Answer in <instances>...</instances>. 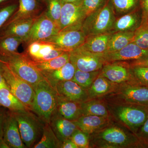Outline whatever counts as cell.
Masks as SVG:
<instances>
[{"mask_svg": "<svg viewBox=\"0 0 148 148\" xmlns=\"http://www.w3.org/2000/svg\"><path fill=\"white\" fill-rule=\"evenodd\" d=\"M117 84L100 74L87 90L89 100L103 98L113 90Z\"/></svg>", "mask_w": 148, "mask_h": 148, "instance_id": "cb8c5ba5", "label": "cell"}, {"mask_svg": "<svg viewBox=\"0 0 148 148\" xmlns=\"http://www.w3.org/2000/svg\"><path fill=\"white\" fill-rule=\"evenodd\" d=\"M142 16L136 12L125 14L116 20L111 33L117 32H135L141 26Z\"/></svg>", "mask_w": 148, "mask_h": 148, "instance_id": "d4e9b609", "label": "cell"}, {"mask_svg": "<svg viewBox=\"0 0 148 148\" xmlns=\"http://www.w3.org/2000/svg\"><path fill=\"white\" fill-rule=\"evenodd\" d=\"M54 89L58 96L69 101L82 103L89 100L87 90L72 80L58 83Z\"/></svg>", "mask_w": 148, "mask_h": 148, "instance_id": "e0dca14e", "label": "cell"}, {"mask_svg": "<svg viewBox=\"0 0 148 148\" xmlns=\"http://www.w3.org/2000/svg\"><path fill=\"white\" fill-rule=\"evenodd\" d=\"M116 20L113 7L109 3L86 16L82 30L86 37L110 33Z\"/></svg>", "mask_w": 148, "mask_h": 148, "instance_id": "5b68a950", "label": "cell"}, {"mask_svg": "<svg viewBox=\"0 0 148 148\" xmlns=\"http://www.w3.org/2000/svg\"><path fill=\"white\" fill-rule=\"evenodd\" d=\"M70 61L69 52H66L56 58L44 61H34L35 66L41 72L53 71L61 68Z\"/></svg>", "mask_w": 148, "mask_h": 148, "instance_id": "1f68e13d", "label": "cell"}, {"mask_svg": "<svg viewBox=\"0 0 148 148\" xmlns=\"http://www.w3.org/2000/svg\"><path fill=\"white\" fill-rule=\"evenodd\" d=\"M47 8L46 11L49 18L59 27L62 2L61 0H47Z\"/></svg>", "mask_w": 148, "mask_h": 148, "instance_id": "e575fe53", "label": "cell"}, {"mask_svg": "<svg viewBox=\"0 0 148 148\" xmlns=\"http://www.w3.org/2000/svg\"><path fill=\"white\" fill-rule=\"evenodd\" d=\"M58 97L56 112L61 116L69 120L75 121L82 116L81 103L74 102Z\"/></svg>", "mask_w": 148, "mask_h": 148, "instance_id": "7402d4cb", "label": "cell"}, {"mask_svg": "<svg viewBox=\"0 0 148 148\" xmlns=\"http://www.w3.org/2000/svg\"><path fill=\"white\" fill-rule=\"evenodd\" d=\"M81 108L82 116L110 117L108 104L101 98L89 99L82 103Z\"/></svg>", "mask_w": 148, "mask_h": 148, "instance_id": "4316f807", "label": "cell"}, {"mask_svg": "<svg viewBox=\"0 0 148 148\" xmlns=\"http://www.w3.org/2000/svg\"><path fill=\"white\" fill-rule=\"evenodd\" d=\"M0 60L33 87L44 78L34 61L25 52H17L7 56H0Z\"/></svg>", "mask_w": 148, "mask_h": 148, "instance_id": "277c9868", "label": "cell"}, {"mask_svg": "<svg viewBox=\"0 0 148 148\" xmlns=\"http://www.w3.org/2000/svg\"><path fill=\"white\" fill-rule=\"evenodd\" d=\"M63 3H71L77 5H80L82 4L83 0H61Z\"/></svg>", "mask_w": 148, "mask_h": 148, "instance_id": "7dc6e473", "label": "cell"}, {"mask_svg": "<svg viewBox=\"0 0 148 148\" xmlns=\"http://www.w3.org/2000/svg\"><path fill=\"white\" fill-rule=\"evenodd\" d=\"M3 74L11 92L32 111L35 95L34 90L32 85L17 75L4 63Z\"/></svg>", "mask_w": 148, "mask_h": 148, "instance_id": "ba28073f", "label": "cell"}, {"mask_svg": "<svg viewBox=\"0 0 148 148\" xmlns=\"http://www.w3.org/2000/svg\"><path fill=\"white\" fill-rule=\"evenodd\" d=\"M134 36L135 32H122L113 33L109 40L107 50L105 53L120 50L133 41Z\"/></svg>", "mask_w": 148, "mask_h": 148, "instance_id": "83f0119b", "label": "cell"}, {"mask_svg": "<svg viewBox=\"0 0 148 148\" xmlns=\"http://www.w3.org/2000/svg\"><path fill=\"white\" fill-rule=\"evenodd\" d=\"M147 56H148V49L141 48L133 42L119 51L103 54L106 63L128 60L134 61Z\"/></svg>", "mask_w": 148, "mask_h": 148, "instance_id": "2e32d148", "label": "cell"}, {"mask_svg": "<svg viewBox=\"0 0 148 148\" xmlns=\"http://www.w3.org/2000/svg\"><path fill=\"white\" fill-rule=\"evenodd\" d=\"M106 1V0H83L82 5L88 16L103 8Z\"/></svg>", "mask_w": 148, "mask_h": 148, "instance_id": "f35d334b", "label": "cell"}, {"mask_svg": "<svg viewBox=\"0 0 148 148\" xmlns=\"http://www.w3.org/2000/svg\"><path fill=\"white\" fill-rule=\"evenodd\" d=\"M0 106L12 111L29 110L7 88L0 89Z\"/></svg>", "mask_w": 148, "mask_h": 148, "instance_id": "f1b7e54d", "label": "cell"}, {"mask_svg": "<svg viewBox=\"0 0 148 148\" xmlns=\"http://www.w3.org/2000/svg\"><path fill=\"white\" fill-rule=\"evenodd\" d=\"M110 117L84 115L74 122L79 129L90 135L110 124Z\"/></svg>", "mask_w": 148, "mask_h": 148, "instance_id": "ffe728a7", "label": "cell"}, {"mask_svg": "<svg viewBox=\"0 0 148 148\" xmlns=\"http://www.w3.org/2000/svg\"><path fill=\"white\" fill-rule=\"evenodd\" d=\"M76 70L75 66L69 61L61 68L41 73L45 79L54 89L58 83L73 79Z\"/></svg>", "mask_w": 148, "mask_h": 148, "instance_id": "44dd1931", "label": "cell"}, {"mask_svg": "<svg viewBox=\"0 0 148 148\" xmlns=\"http://www.w3.org/2000/svg\"><path fill=\"white\" fill-rule=\"evenodd\" d=\"M49 123L61 143L70 139L74 132L78 128L74 121L66 119L56 113L52 117Z\"/></svg>", "mask_w": 148, "mask_h": 148, "instance_id": "d6986e66", "label": "cell"}, {"mask_svg": "<svg viewBox=\"0 0 148 148\" xmlns=\"http://www.w3.org/2000/svg\"><path fill=\"white\" fill-rule=\"evenodd\" d=\"M60 28L47 14L46 11L38 15L32 26L27 39L26 46L31 43L44 41L58 34Z\"/></svg>", "mask_w": 148, "mask_h": 148, "instance_id": "30bf717a", "label": "cell"}, {"mask_svg": "<svg viewBox=\"0 0 148 148\" xmlns=\"http://www.w3.org/2000/svg\"><path fill=\"white\" fill-rule=\"evenodd\" d=\"M131 67H145L148 68V56L134 60L130 64Z\"/></svg>", "mask_w": 148, "mask_h": 148, "instance_id": "7bdbcfd3", "label": "cell"}, {"mask_svg": "<svg viewBox=\"0 0 148 148\" xmlns=\"http://www.w3.org/2000/svg\"><path fill=\"white\" fill-rule=\"evenodd\" d=\"M136 135L140 141L142 148H148V118L138 129Z\"/></svg>", "mask_w": 148, "mask_h": 148, "instance_id": "60d3db41", "label": "cell"}, {"mask_svg": "<svg viewBox=\"0 0 148 148\" xmlns=\"http://www.w3.org/2000/svg\"><path fill=\"white\" fill-rule=\"evenodd\" d=\"M131 67L136 82L148 87V68L141 67Z\"/></svg>", "mask_w": 148, "mask_h": 148, "instance_id": "ab89813d", "label": "cell"}, {"mask_svg": "<svg viewBox=\"0 0 148 148\" xmlns=\"http://www.w3.org/2000/svg\"><path fill=\"white\" fill-rule=\"evenodd\" d=\"M9 1L10 0H0V5L3 3H5L6 2L8 1Z\"/></svg>", "mask_w": 148, "mask_h": 148, "instance_id": "681fc988", "label": "cell"}, {"mask_svg": "<svg viewBox=\"0 0 148 148\" xmlns=\"http://www.w3.org/2000/svg\"><path fill=\"white\" fill-rule=\"evenodd\" d=\"M146 108H147V110L148 111V107H146Z\"/></svg>", "mask_w": 148, "mask_h": 148, "instance_id": "816d5d0a", "label": "cell"}, {"mask_svg": "<svg viewBox=\"0 0 148 148\" xmlns=\"http://www.w3.org/2000/svg\"><path fill=\"white\" fill-rule=\"evenodd\" d=\"M37 16L19 19L5 25L0 30V36H12L20 37L24 40V43Z\"/></svg>", "mask_w": 148, "mask_h": 148, "instance_id": "ac0fdd59", "label": "cell"}, {"mask_svg": "<svg viewBox=\"0 0 148 148\" xmlns=\"http://www.w3.org/2000/svg\"><path fill=\"white\" fill-rule=\"evenodd\" d=\"M62 143L58 140L49 123H45L40 141L34 145V148H60Z\"/></svg>", "mask_w": 148, "mask_h": 148, "instance_id": "f546056e", "label": "cell"}, {"mask_svg": "<svg viewBox=\"0 0 148 148\" xmlns=\"http://www.w3.org/2000/svg\"><path fill=\"white\" fill-rule=\"evenodd\" d=\"M3 63L0 65V89L2 88H7L9 89L8 86L4 77L3 74Z\"/></svg>", "mask_w": 148, "mask_h": 148, "instance_id": "f6af8a7d", "label": "cell"}, {"mask_svg": "<svg viewBox=\"0 0 148 148\" xmlns=\"http://www.w3.org/2000/svg\"><path fill=\"white\" fill-rule=\"evenodd\" d=\"M82 5L62 2L59 22L60 32L81 30L83 22L86 17Z\"/></svg>", "mask_w": 148, "mask_h": 148, "instance_id": "8fae6325", "label": "cell"}, {"mask_svg": "<svg viewBox=\"0 0 148 148\" xmlns=\"http://www.w3.org/2000/svg\"><path fill=\"white\" fill-rule=\"evenodd\" d=\"M32 111L45 123H49L56 112L58 97L55 89L44 78L34 87Z\"/></svg>", "mask_w": 148, "mask_h": 148, "instance_id": "3957f363", "label": "cell"}, {"mask_svg": "<svg viewBox=\"0 0 148 148\" xmlns=\"http://www.w3.org/2000/svg\"><path fill=\"white\" fill-rule=\"evenodd\" d=\"M142 9V22L140 27L148 25V0H141Z\"/></svg>", "mask_w": 148, "mask_h": 148, "instance_id": "b9f144b4", "label": "cell"}, {"mask_svg": "<svg viewBox=\"0 0 148 148\" xmlns=\"http://www.w3.org/2000/svg\"><path fill=\"white\" fill-rule=\"evenodd\" d=\"M101 71V70L84 72L76 69L72 80L84 89L87 90L100 75Z\"/></svg>", "mask_w": 148, "mask_h": 148, "instance_id": "d6a6232c", "label": "cell"}, {"mask_svg": "<svg viewBox=\"0 0 148 148\" xmlns=\"http://www.w3.org/2000/svg\"><path fill=\"white\" fill-rule=\"evenodd\" d=\"M86 36L81 30L60 32L44 41L52 43L66 52H71L83 44Z\"/></svg>", "mask_w": 148, "mask_h": 148, "instance_id": "7c38bea8", "label": "cell"}, {"mask_svg": "<svg viewBox=\"0 0 148 148\" xmlns=\"http://www.w3.org/2000/svg\"><path fill=\"white\" fill-rule=\"evenodd\" d=\"M12 112L18 123L23 143L27 148L32 147L42 133L45 123L29 110Z\"/></svg>", "mask_w": 148, "mask_h": 148, "instance_id": "8992f818", "label": "cell"}, {"mask_svg": "<svg viewBox=\"0 0 148 148\" xmlns=\"http://www.w3.org/2000/svg\"><path fill=\"white\" fill-rule=\"evenodd\" d=\"M112 34L108 33L86 37L84 42L80 47L92 53L104 54L107 50Z\"/></svg>", "mask_w": 148, "mask_h": 148, "instance_id": "603a6c76", "label": "cell"}, {"mask_svg": "<svg viewBox=\"0 0 148 148\" xmlns=\"http://www.w3.org/2000/svg\"><path fill=\"white\" fill-rule=\"evenodd\" d=\"M39 11L38 5L36 0H18V9L5 25L19 19L38 16Z\"/></svg>", "mask_w": 148, "mask_h": 148, "instance_id": "484cf974", "label": "cell"}, {"mask_svg": "<svg viewBox=\"0 0 148 148\" xmlns=\"http://www.w3.org/2000/svg\"><path fill=\"white\" fill-rule=\"evenodd\" d=\"M100 74L117 84L135 81L131 66L126 63L116 61L106 63Z\"/></svg>", "mask_w": 148, "mask_h": 148, "instance_id": "5bb4252c", "label": "cell"}, {"mask_svg": "<svg viewBox=\"0 0 148 148\" xmlns=\"http://www.w3.org/2000/svg\"><path fill=\"white\" fill-rule=\"evenodd\" d=\"M27 47L25 53L32 61L36 62L48 61L66 52L52 43L45 41L34 42Z\"/></svg>", "mask_w": 148, "mask_h": 148, "instance_id": "4fadbf2b", "label": "cell"}, {"mask_svg": "<svg viewBox=\"0 0 148 148\" xmlns=\"http://www.w3.org/2000/svg\"><path fill=\"white\" fill-rule=\"evenodd\" d=\"M42 1H47V0H42Z\"/></svg>", "mask_w": 148, "mask_h": 148, "instance_id": "f5cc1de1", "label": "cell"}, {"mask_svg": "<svg viewBox=\"0 0 148 148\" xmlns=\"http://www.w3.org/2000/svg\"><path fill=\"white\" fill-rule=\"evenodd\" d=\"M61 148H78L76 145L71 139L65 140L62 143Z\"/></svg>", "mask_w": 148, "mask_h": 148, "instance_id": "bcb514c9", "label": "cell"}, {"mask_svg": "<svg viewBox=\"0 0 148 148\" xmlns=\"http://www.w3.org/2000/svg\"><path fill=\"white\" fill-rule=\"evenodd\" d=\"M10 1L0 5V30L18 8V3Z\"/></svg>", "mask_w": 148, "mask_h": 148, "instance_id": "836d02e7", "label": "cell"}, {"mask_svg": "<svg viewBox=\"0 0 148 148\" xmlns=\"http://www.w3.org/2000/svg\"><path fill=\"white\" fill-rule=\"evenodd\" d=\"M91 135L90 144L99 148H142L133 132L118 125L109 124Z\"/></svg>", "mask_w": 148, "mask_h": 148, "instance_id": "6da1fadb", "label": "cell"}, {"mask_svg": "<svg viewBox=\"0 0 148 148\" xmlns=\"http://www.w3.org/2000/svg\"><path fill=\"white\" fill-rule=\"evenodd\" d=\"M3 138L10 148H26L21 139L18 123L12 111L8 110L3 124Z\"/></svg>", "mask_w": 148, "mask_h": 148, "instance_id": "9a60e30c", "label": "cell"}, {"mask_svg": "<svg viewBox=\"0 0 148 148\" xmlns=\"http://www.w3.org/2000/svg\"><path fill=\"white\" fill-rule=\"evenodd\" d=\"M107 104L110 113L135 135L148 118V111L145 106Z\"/></svg>", "mask_w": 148, "mask_h": 148, "instance_id": "52a82bcc", "label": "cell"}, {"mask_svg": "<svg viewBox=\"0 0 148 148\" xmlns=\"http://www.w3.org/2000/svg\"><path fill=\"white\" fill-rule=\"evenodd\" d=\"M132 42L141 48L148 49V25L140 27L135 31Z\"/></svg>", "mask_w": 148, "mask_h": 148, "instance_id": "8d00e7d4", "label": "cell"}, {"mask_svg": "<svg viewBox=\"0 0 148 148\" xmlns=\"http://www.w3.org/2000/svg\"><path fill=\"white\" fill-rule=\"evenodd\" d=\"M2 61H1V60H0V65H1V64H2Z\"/></svg>", "mask_w": 148, "mask_h": 148, "instance_id": "f907efd6", "label": "cell"}, {"mask_svg": "<svg viewBox=\"0 0 148 148\" xmlns=\"http://www.w3.org/2000/svg\"><path fill=\"white\" fill-rule=\"evenodd\" d=\"M1 107V106H0V107Z\"/></svg>", "mask_w": 148, "mask_h": 148, "instance_id": "db71d44e", "label": "cell"}, {"mask_svg": "<svg viewBox=\"0 0 148 148\" xmlns=\"http://www.w3.org/2000/svg\"><path fill=\"white\" fill-rule=\"evenodd\" d=\"M89 136L88 134L78 128L74 132L70 139L78 148H87L90 147Z\"/></svg>", "mask_w": 148, "mask_h": 148, "instance_id": "74e56055", "label": "cell"}, {"mask_svg": "<svg viewBox=\"0 0 148 148\" xmlns=\"http://www.w3.org/2000/svg\"><path fill=\"white\" fill-rule=\"evenodd\" d=\"M0 148H10L3 138L0 139Z\"/></svg>", "mask_w": 148, "mask_h": 148, "instance_id": "c3c4849f", "label": "cell"}, {"mask_svg": "<svg viewBox=\"0 0 148 148\" xmlns=\"http://www.w3.org/2000/svg\"><path fill=\"white\" fill-rule=\"evenodd\" d=\"M7 112L5 108L0 107V139L3 138V124Z\"/></svg>", "mask_w": 148, "mask_h": 148, "instance_id": "ee69618b", "label": "cell"}, {"mask_svg": "<svg viewBox=\"0 0 148 148\" xmlns=\"http://www.w3.org/2000/svg\"><path fill=\"white\" fill-rule=\"evenodd\" d=\"M101 98L110 105L148 107V87L136 81L117 84L111 92Z\"/></svg>", "mask_w": 148, "mask_h": 148, "instance_id": "7a4b0ae2", "label": "cell"}, {"mask_svg": "<svg viewBox=\"0 0 148 148\" xmlns=\"http://www.w3.org/2000/svg\"><path fill=\"white\" fill-rule=\"evenodd\" d=\"M112 5L117 12L124 14L129 12L136 7L138 0H111Z\"/></svg>", "mask_w": 148, "mask_h": 148, "instance_id": "d590c367", "label": "cell"}, {"mask_svg": "<svg viewBox=\"0 0 148 148\" xmlns=\"http://www.w3.org/2000/svg\"><path fill=\"white\" fill-rule=\"evenodd\" d=\"M70 61L76 69L84 72L101 70L106 64L103 54L92 53L79 47L69 52Z\"/></svg>", "mask_w": 148, "mask_h": 148, "instance_id": "9c48e42d", "label": "cell"}, {"mask_svg": "<svg viewBox=\"0 0 148 148\" xmlns=\"http://www.w3.org/2000/svg\"><path fill=\"white\" fill-rule=\"evenodd\" d=\"M24 42V40L20 37L12 36H0V56H7L18 52V47Z\"/></svg>", "mask_w": 148, "mask_h": 148, "instance_id": "4dcf8cb0", "label": "cell"}]
</instances>
